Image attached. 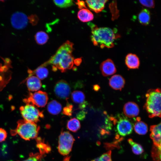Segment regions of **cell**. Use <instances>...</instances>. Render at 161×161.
I'll return each mask as SVG.
<instances>
[{"mask_svg":"<svg viewBox=\"0 0 161 161\" xmlns=\"http://www.w3.org/2000/svg\"><path fill=\"white\" fill-rule=\"evenodd\" d=\"M71 98L74 103L80 104V105L85 102V95L81 91H73L71 94Z\"/></svg>","mask_w":161,"mask_h":161,"instance_id":"obj_22","label":"cell"},{"mask_svg":"<svg viewBox=\"0 0 161 161\" xmlns=\"http://www.w3.org/2000/svg\"><path fill=\"white\" fill-rule=\"evenodd\" d=\"M138 19L140 23L144 25H148L151 20V14L150 11L147 9H142L139 13Z\"/></svg>","mask_w":161,"mask_h":161,"instance_id":"obj_19","label":"cell"},{"mask_svg":"<svg viewBox=\"0 0 161 161\" xmlns=\"http://www.w3.org/2000/svg\"><path fill=\"white\" fill-rule=\"evenodd\" d=\"M54 91L58 98L67 100L69 95L71 89L68 83L64 80H61L55 84Z\"/></svg>","mask_w":161,"mask_h":161,"instance_id":"obj_10","label":"cell"},{"mask_svg":"<svg viewBox=\"0 0 161 161\" xmlns=\"http://www.w3.org/2000/svg\"><path fill=\"white\" fill-rule=\"evenodd\" d=\"M21 114L24 120L26 121L36 123L39 121V118L44 117L42 112L40 111L30 104H27L20 108Z\"/></svg>","mask_w":161,"mask_h":161,"instance_id":"obj_5","label":"cell"},{"mask_svg":"<svg viewBox=\"0 0 161 161\" xmlns=\"http://www.w3.org/2000/svg\"><path fill=\"white\" fill-rule=\"evenodd\" d=\"M27 85L29 91H36L41 87L42 84L40 80L37 77L31 76L27 79Z\"/></svg>","mask_w":161,"mask_h":161,"instance_id":"obj_14","label":"cell"},{"mask_svg":"<svg viewBox=\"0 0 161 161\" xmlns=\"http://www.w3.org/2000/svg\"><path fill=\"white\" fill-rule=\"evenodd\" d=\"M67 127L70 131L75 132L80 127V122L77 119L75 118H72L68 121Z\"/></svg>","mask_w":161,"mask_h":161,"instance_id":"obj_23","label":"cell"},{"mask_svg":"<svg viewBox=\"0 0 161 161\" xmlns=\"http://www.w3.org/2000/svg\"><path fill=\"white\" fill-rule=\"evenodd\" d=\"M99 87L97 85H95L94 86V89L95 90H97L99 89Z\"/></svg>","mask_w":161,"mask_h":161,"instance_id":"obj_37","label":"cell"},{"mask_svg":"<svg viewBox=\"0 0 161 161\" xmlns=\"http://www.w3.org/2000/svg\"><path fill=\"white\" fill-rule=\"evenodd\" d=\"M41 158V155L38 153H30L29 157L22 161H39Z\"/></svg>","mask_w":161,"mask_h":161,"instance_id":"obj_29","label":"cell"},{"mask_svg":"<svg viewBox=\"0 0 161 161\" xmlns=\"http://www.w3.org/2000/svg\"><path fill=\"white\" fill-rule=\"evenodd\" d=\"M81 59L80 58H78L77 59L74 60V63L76 65H79L81 62Z\"/></svg>","mask_w":161,"mask_h":161,"instance_id":"obj_36","label":"cell"},{"mask_svg":"<svg viewBox=\"0 0 161 161\" xmlns=\"http://www.w3.org/2000/svg\"><path fill=\"white\" fill-rule=\"evenodd\" d=\"M29 77L35 75L39 79L43 80L46 78L48 74V71L47 68L42 65L38 67L33 71L28 69Z\"/></svg>","mask_w":161,"mask_h":161,"instance_id":"obj_17","label":"cell"},{"mask_svg":"<svg viewBox=\"0 0 161 161\" xmlns=\"http://www.w3.org/2000/svg\"><path fill=\"white\" fill-rule=\"evenodd\" d=\"M72 106L69 104H67V105L64 107L63 110V113L64 114L70 116L72 114Z\"/></svg>","mask_w":161,"mask_h":161,"instance_id":"obj_32","label":"cell"},{"mask_svg":"<svg viewBox=\"0 0 161 161\" xmlns=\"http://www.w3.org/2000/svg\"><path fill=\"white\" fill-rule=\"evenodd\" d=\"M151 133L161 135V122L157 125L152 126L150 127Z\"/></svg>","mask_w":161,"mask_h":161,"instance_id":"obj_30","label":"cell"},{"mask_svg":"<svg viewBox=\"0 0 161 161\" xmlns=\"http://www.w3.org/2000/svg\"><path fill=\"white\" fill-rule=\"evenodd\" d=\"M125 63L129 69H136L138 68L140 61L138 57L136 55L129 53L126 57Z\"/></svg>","mask_w":161,"mask_h":161,"instance_id":"obj_16","label":"cell"},{"mask_svg":"<svg viewBox=\"0 0 161 161\" xmlns=\"http://www.w3.org/2000/svg\"><path fill=\"white\" fill-rule=\"evenodd\" d=\"M152 154L154 161H161V143L158 147L154 146Z\"/></svg>","mask_w":161,"mask_h":161,"instance_id":"obj_27","label":"cell"},{"mask_svg":"<svg viewBox=\"0 0 161 161\" xmlns=\"http://www.w3.org/2000/svg\"><path fill=\"white\" fill-rule=\"evenodd\" d=\"M107 0H86V2L88 7L96 13L101 11L105 7Z\"/></svg>","mask_w":161,"mask_h":161,"instance_id":"obj_15","label":"cell"},{"mask_svg":"<svg viewBox=\"0 0 161 161\" xmlns=\"http://www.w3.org/2000/svg\"><path fill=\"white\" fill-rule=\"evenodd\" d=\"M139 1L141 4L146 7L153 8L154 7L155 2L154 0H140Z\"/></svg>","mask_w":161,"mask_h":161,"instance_id":"obj_31","label":"cell"},{"mask_svg":"<svg viewBox=\"0 0 161 161\" xmlns=\"http://www.w3.org/2000/svg\"><path fill=\"white\" fill-rule=\"evenodd\" d=\"M75 139L68 131H64L61 133L59 138L58 150L62 155H68L72 150Z\"/></svg>","mask_w":161,"mask_h":161,"instance_id":"obj_6","label":"cell"},{"mask_svg":"<svg viewBox=\"0 0 161 161\" xmlns=\"http://www.w3.org/2000/svg\"><path fill=\"white\" fill-rule=\"evenodd\" d=\"M47 109L48 112L51 114L56 115L59 114L62 109L61 104L55 100L50 102L48 104Z\"/></svg>","mask_w":161,"mask_h":161,"instance_id":"obj_20","label":"cell"},{"mask_svg":"<svg viewBox=\"0 0 161 161\" xmlns=\"http://www.w3.org/2000/svg\"><path fill=\"white\" fill-rule=\"evenodd\" d=\"M92 30L91 39L93 44L101 48H112L117 36L114 31L109 27H98L96 25L90 23Z\"/></svg>","mask_w":161,"mask_h":161,"instance_id":"obj_2","label":"cell"},{"mask_svg":"<svg viewBox=\"0 0 161 161\" xmlns=\"http://www.w3.org/2000/svg\"><path fill=\"white\" fill-rule=\"evenodd\" d=\"M109 84L112 89L116 90H121L124 86L125 80L121 75H116L110 78Z\"/></svg>","mask_w":161,"mask_h":161,"instance_id":"obj_13","label":"cell"},{"mask_svg":"<svg viewBox=\"0 0 161 161\" xmlns=\"http://www.w3.org/2000/svg\"><path fill=\"white\" fill-rule=\"evenodd\" d=\"M114 122L117 124L116 131L120 136H125L132 133V125L131 122L126 118L120 117H119L118 120L115 119Z\"/></svg>","mask_w":161,"mask_h":161,"instance_id":"obj_8","label":"cell"},{"mask_svg":"<svg viewBox=\"0 0 161 161\" xmlns=\"http://www.w3.org/2000/svg\"><path fill=\"white\" fill-rule=\"evenodd\" d=\"M77 15L78 19L83 22L89 21L94 18L93 13L89 10L85 8L80 9L78 12Z\"/></svg>","mask_w":161,"mask_h":161,"instance_id":"obj_18","label":"cell"},{"mask_svg":"<svg viewBox=\"0 0 161 161\" xmlns=\"http://www.w3.org/2000/svg\"><path fill=\"white\" fill-rule=\"evenodd\" d=\"M48 99L47 93L44 92L39 91L32 93L30 92L28 97L23 99L24 102L27 104L35 105L38 107H44Z\"/></svg>","mask_w":161,"mask_h":161,"instance_id":"obj_7","label":"cell"},{"mask_svg":"<svg viewBox=\"0 0 161 161\" xmlns=\"http://www.w3.org/2000/svg\"><path fill=\"white\" fill-rule=\"evenodd\" d=\"M85 116V112L83 111L80 112L77 115V117L79 120L83 119Z\"/></svg>","mask_w":161,"mask_h":161,"instance_id":"obj_35","label":"cell"},{"mask_svg":"<svg viewBox=\"0 0 161 161\" xmlns=\"http://www.w3.org/2000/svg\"><path fill=\"white\" fill-rule=\"evenodd\" d=\"M128 141L131 146L133 152L134 154L136 155H140L143 153V150L140 145L135 142L131 139H128Z\"/></svg>","mask_w":161,"mask_h":161,"instance_id":"obj_25","label":"cell"},{"mask_svg":"<svg viewBox=\"0 0 161 161\" xmlns=\"http://www.w3.org/2000/svg\"><path fill=\"white\" fill-rule=\"evenodd\" d=\"M7 133L4 129L0 128V142L4 141L7 137Z\"/></svg>","mask_w":161,"mask_h":161,"instance_id":"obj_33","label":"cell"},{"mask_svg":"<svg viewBox=\"0 0 161 161\" xmlns=\"http://www.w3.org/2000/svg\"><path fill=\"white\" fill-rule=\"evenodd\" d=\"M137 121L134 125V128L135 132L139 134L144 135L148 131V127L144 122L140 121L139 117L137 118Z\"/></svg>","mask_w":161,"mask_h":161,"instance_id":"obj_21","label":"cell"},{"mask_svg":"<svg viewBox=\"0 0 161 161\" xmlns=\"http://www.w3.org/2000/svg\"><path fill=\"white\" fill-rule=\"evenodd\" d=\"M10 21L12 26L14 28L21 29L25 28L30 21V17H28L22 12H16L12 15Z\"/></svg>","mask_w":161,"mask_h":161,"instance_id":"obj_9","label":"cell"},{"mask_svg":"<svg viewBox=\"0 0 161 161\" xmlns=\"http://www.w3.org/2000/svg\"><path fill=\"white\" fill-rule=\"evenodd\" d=\"M123 111L125 115L129 118L137 116L139 112L138 106L136 103L132 102L126 103L124 106Z\"/></svg>","mask_w":161,"mask_h":161,"instance_id":"obj_12","label":"cell"},{"mask_svg":"<svg viewBox=\"0 0 161 161\" xmlns=\"http://www.w3.org/2000/svg\"><path fill=\"white\" fill-rule=\"evenodd\" d=\"M146 99L144 107L149 117H161V89H151L146 94Z\"/></svg>","mask_w":161,"mask_h":161,"instance_id":"obj_3","label":"cell"},{"mask_svg":"<svg viewBox=\"0 0 161 161\" xmlns=\"http://www.w3.org/2000/svg\"><path fill=\"white\" fill-rule=\"evenodd\" d=\"M39 129V126L36 123L20 120L17 122L16 128L10 132L12 135L17 134L22 139L28 140L37 137Z\"/></svg>","mask_w":161,"mask_h":161,"instance_id":"obj_4","label":"cell"},{"mask_svg":"<svg viewBox=\"0 0 161 161\" xmlns=\"http://www.w3.org/2000/svg\"><path fill=\"white\" fill-rule=\"evenodd\" d=\"M49 38V36L47 33L42 31L38 32L35 35L36 41L39 45H43L46 43Z\"/></svg>","mask_w":161,"mask_h":161,"instance_id":"obj_24","label":"cell"},{"mask_svg":"<svg viewBox=\"0 0 161 161\" xmlns=\"http://www.w3.org/2000/svg\"><path fill=\"white\" fill-rule=\"evenodd\" d=\"M77 4L78 5L79 8L81 9L83 8V7L86 8L84 2L83 1H78Z\"/></svg>","mask_w":161,"mask_h":161,"instance_id":"obj_34","label":"cell"},{"mask_svg":"<svg viewBox=\"0 0 161 161\" xmlns=\"http://www.w3.org/2000/svg\"><path fill=\"white\" fill-rule=\"evenodd\" d=\"M73 45L72 43L66 41L60 47L54 55L44 63V66L52 64L53 71L59 69L62 72L71 69L73 67L74 61L72 54L74 49Z\"/></svg>","mask_w":161,"mask_h":161,"instance_id":"obj_1","label":"cell"},{"mask_svg":"<svg viewBox=\"0 0 161 161\" xmlns=\"http://www.w3.org/2000/svg\"><path fill=\"white\" fill-rule=\"evenodd\" d=\"M54 3L58 7L61 8H66L73 4V1L71 0H54Z\"/></svg>","mask_w":161,"mask_h":161,"instance_id":"obj_26","label":"cell"},{"mask_svg":"<svg viewBox=\"0 0 161 161\" xmlns=\"http://www.w3.org/2000/svg\"><path fill=\"white\" fill-rule=\"evenodd\" d=\"M92 161H112L111 151H108Z\"/></svg>","mask_w":161,"mask_h":161,"instance_id":"obj_28","label":"cell"},{"mask_svg":"<svg viewBox=\"0 0 161 161\" xmlns=\"http://www.w3.org/2000/svg\"><path fill=\"white\" fill-rule=\"evenodd\" d=\"M100 70L102 75L108 76L115 73L116 69L113 61L108 59L103 61L100 64Z\"/></svg>","mask_w":161,"mask_h":161,"instance_id":"obj_11","label":"cell"}]
</instances>
